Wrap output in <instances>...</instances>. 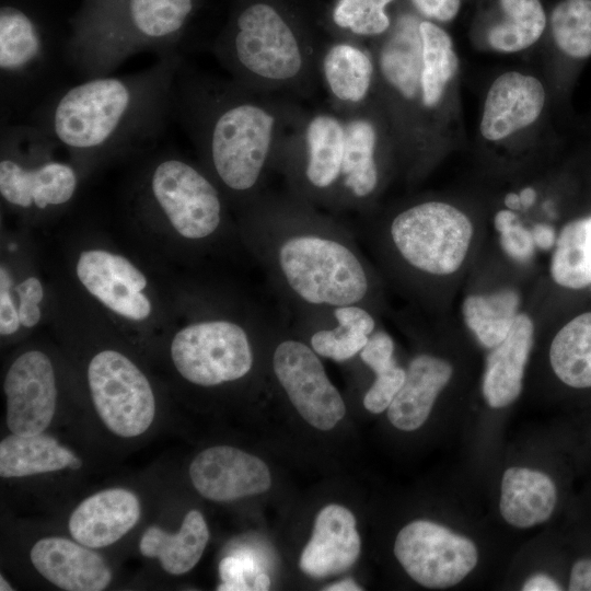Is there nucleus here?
Instances as JSON below:
<instances>
[{"label":"nucleus","instance_id":"nucleus-7","mask_svg":"<svg viewBox=\"0 0 591 591\" xmlns=\"http://www.w3.org/2000/svg\"><path fill=\"white\" fill-rule=\"evenodd\" d=\"M274 121L264 108L250 103L229 106L215 117L208 151L217 177L228 189L243 193L258 183Z\"/></svg>","mask_w":591,"mask_h":591},{"label":"nucleus","instance_id":"nucleus-8","mask_svg":"<svg viewBox=\"0 0 591 591\" xmlns=\"http://www.w3.org/2000/svg\"><path fill=\"white\" fill-rule=\"evenodd\" d=\"M147 190L151 202L187 240L210 237L221 225L223 207L218 189L204 173L179 158L159 160L150 170Z\"/></svg>","mask_w":591,"mask_h":591},{"label":"nucleus","instance_id":"nucleus-22","mask_svg":"<svg viewBox=\"0 0 591 591\" xmlns=\"http://www.w3.org/2000/svg\"><path fill=\"white\" fill-rule=\"evenodd\" d=\"M557 501L554 482L546 474L510 467L502 476L499 509L502 518L520 529L548 520Z\"/></svg>","mask_w":591,"mask_h":591},{"label":"nucleus","instance_id":"nucleus-10","mask_svg":"<svg viewBox=\"0 0 591 591\" xmlns=\"http://www.w3.org/2000/svg\"><path fill=\"white\" fill-rule=\"evenodd\" d=\"M394 554L413 580L430 589L457 584L478 560L471 540L427 520L413 521L398 532Z\"/></svg>","mask_w":591,"mask_h":591},{"label":"nucleus","instance_id":"nucleus-36","mask_svg":"<svg viewBox=\"0 0 591 591\" xmlns=\"http://www.w3.org/2000/svg\"><path fill=\"white\" fill-rule=\"evenodd\" d=\"M393 0H339L333 12L334 22L359 35H378L390 26L385 7Z\"/></svg>","mask_w":591,"mask_h":591},{"label":"nucleus","instance_id":"nucleus-31","mask_svg":"<svg viewBox=\"0 0 591 591\" xmlns=\"http://www.w3.org/2000/svg\"><path fill=\"white\" fill-rule=\"evenodd\" d=\"M419 30L422 39L421 97L425 106L433 107L454 78L459 59L445 31L428 21L420 22Z\"/></svg>","mask_w":591,"mask_h":591},{"label":"nucleus","instance_id":"nucleus-2","mask_svg":"<svg viewBox=\"0 0 591 591\" xmlns=\"http://www.w3.org/2000/svg\"><path fill=\"white\" fill-rule=\"evenodd\" d=\"M267 278L297 324H323L331 310L375 309L376 279L352 234L316 220L267 221L255 232ZM374 313V312H373Z\"/></svg>","mask_w":591,"mask_h":591},{"label":"nucleus","instance_id":"nucleus-15","mask_svg":"<svg viewBox=\"0 0 591 591\" xmlns=\"http://www.w3.org/2000/svg\"><path fill=\"white\" fill-rule=\"evenodd\" d=\"M195 489L212 501H232L270 488L268 466L259 457L230 445L198 453L189 465Z\"/></svg>","mask_w":591,"mask_h":591},{"label":"nucleus","instance_id":"nucleus-25","mask_svg":"<svg viewBox=\"0 0 591 591\" xmlns=\"http://www.w3.org/2000/svg\"><path fill=\"white\" fill-rule=\"evenodd\" d=\"M375 327V316L366 306H337L322 325L313 327L309 345L318 356L343 362L362 350Z\"/></svg>","mask_w":591,"mask_h":591},{"label":"nucleus","instance_id":"nucleus-26","mask_svg":"<svg viewBox=\"0 0 591 591\" xmlns=\"http://www.w3.org/2000/svg\"><path fill=\"white\" fill-rule=\"evenodd\" d=\"M419 24L413 15L399 18L380 55L383 77L408 100L420 90L422 39Z\"/></svg>","mask_w":591,"mask_h":591},{"label":"nucleus","instance_id":"nucleus-18","mask_svg":"<svg viewBox=\"0 0 591 591\" xmlns=\"http://www.w3.org/2000/svg\"><path fill=\"white\" fill-rule=\"evenodd\" d=\"M30 558L35 569L56 587L68 591H101L109 586L112 572L91 547L60 536L37 541Z\"/></svg>","mask_w":591,"mask_h":591},{"label":"nucleus","instance_id":"nucleus-33","mask_svg":"<svg viewBox=\"0 0 591 591\" xmlns=\"http://www.w3.org/2000/svg\"><path fill=\"white\" fill-rule=\"evenodd\" d=\"M370 58L360 49L346 44L332 47L324 59V73L332 92L343 101L359 102L372 78Z\"/></svg>","mask_w":591,"mask_h":591},{"label":"nucleus","instance_id":"nucleus-42","mask_svg":"<svg viewBox=\"0 0 591 591\" xmlns=\"http://www.w3.org/2000/svg\"><path fill=\"white\" fill-rule=\"evenodd\" d=\"M248 561L234 556L224 557L219 565L221 584L217 588L219 591H246L253 590L247 583L246 572Z\"/></svg>","mask_w":591,"mask_h":591},{"label":"nucleus","instance_id":"nucleus-39","mask_svg":"<svg viewBox=\"0 0 591 591\" xmlns=\"http://www.w3.org/2000/svg\"><path fill=\"white\" fill-rule=\"evenodd\" d=\"M499 234L500 246L508 257L521 263L533 257L536 247L532 232L518 220Z\"/></svg>","mask_w":591,"mask_h":591},{"label":"nucleus","instance_id":"nucleus-44","mask_svg":"<svg viewBox=\"0 0 591 591\" xmlns=\"http://www.w3.org/2000/svg\"><path fill=\"white\" fill-rule=\"evenodd\" d=\"M570 591H591V559H580L571 568Z\"/></svg>","mask_w":591,"mask_h":591},{"label":"nucleus","instance_id":"nucleus-51","mask_svg":"<svg viewBox=\"0 0 591 591\" xmlns=\"http://www.w3.org/2000/svg\"><path fill=\"white\" fill-rule=\"evenodd\" d=\"M503 202H505L507 209H510L512 211L522 209V205H521L519 194L508 193L505 196Z\"/></svg>","mask_w":591,"mask_h":591},{"label":"nucleus","instance_id":"nucleus-17","mask_svg":"<svg viewBox=\"0 0 591 591\" xmlns=\"http://www.w3.org/2000/svg\"><path fill=\"white\" fill-rule=\"evenodd\" d=\"M360 551L355 515L348 508L332 503L317 513L299 565L305 575L313 578L336 576L355 565Z\"/></svg>","mask_w":591,"mask_h":591},{"label":"nucleus","instance_id":"nucleus-46","mask_svg":"<svg viewBox=\"0 0 591 591\" xmlns=\"http://www.w3.org/2000/svg\"><path fill=\"white\" fill-rule=\"evenodd\" d=\"M524 591H558L561 590L560 586L551 577L538 573L529 578L523 587Z\"/></svg>","mask_w":591,"mask_h":591},{"label":"nucleus","instance_id":"nucleus-38","mask_svg":"<svg viewBox=\"0 0 591 591\" xmlns=\"http://www.w3.org/2000/svg\"><path fill=\"white\" fill-rule=\"evenodd\" d=\"M393 355V338L382 329H375L369 337L366 346L359 352L362 362L369 367L374 374L390 368L396 362Z\"/></svg>","mask_w":591,"mask_h":591},{"label":"nucleus","instance_id":"nucleus-30","mask_svg":"<svg viewBox=\"0 0 591 591\" xmlns=\"http://www.w3.org/2000/svg\"><path fill=\"white\" fill-rule=\"evenodd\" d=\"M374 150L375 131L369 121L357 119L345 127L340 177L345 188L356 198L370 196L378 186Z\"/></svg>","mask_w":591,"mask_h":591},{"label":"nucleus","instance_id":"nucleus-4","mask_svg":"<svg viewBox=\"0 0 591 591\" xmlns=\"http://www.w3.org/2000/svg\"><path fill=\"white\" fill-rule=\"evenodd\" d=\"M474 236L471 219L455 206L428 200L403 209L380 234L381 248L424 278L452 276L464 264Z\"/></svg>","mask_w":591,"mask_h":591},{"label":"nucleus","instance_id":"nucleus-3","mask_svg":"<svg viewBox=\"0 0 591 591\" xmlns=\"http://www.w3.org/2000/svg\"><path fill=\"white\" fill-rule=\"evenodd\" d=\"M66 45H58L13 4L0 8L1 125L21 123L59 88Z\"/></svg>","mask_w":591,"mask_h":591},{"label":"nucleus","instance_id":"nucleus-23","mask_svg":"<svg viewBox=\"0 0 591 591\" xmlns=\"http://www.w3.org/2000/svg\"><path fill=\"white\" fill-rule=\"evenodd\" d=\"M209 540V530L200 511H188L177 533H167L157 525L149 526L139 543L140 553L158 558L164 571L179 576L192 570L200 560Z\"/></svg>","mask_w":591,"mask_h":591},{"label":"nucleus","instance_id":"nucleus-41","mask_svg":"<svg viewBox=\"0 0 591 591\" xmlns=\"http://www.w3.org/2000/svg\"><path fill=\"white\" fill-rule=\"evenodd\" d=\"M12 279L8 269H0V333L2 336L14 334L20 325L19 310L11 294Z\"/></svg>","mask_w":591,"mask_h":591},{"label":"nucleus","instance_id":"nucleus-12","mask_svg":"<svg viewBox=\"0 0 591 591\" xmlns=\"http://www.w3.org/2000/svg\"><path fill=\"white\" fill-rule=\"evenodd\" d=\"M232 55L244 70L270 80L290 79L302 66L300 47L291 28L266 3L251 4L239 14Z\"/></svg>","mask_w":591,"mask_h":591},{"label":"nucleus","instance_id":"nucleus-49","mask_svg":"<svg viewBox=\"0 0 591 591\" xmlns=\"http://www.w3.org/2000/svg\"><path fill=\"white\" fill-rule=\"evenodd\" d=\"M519 197L521 200L522 209H528L535 204L536 192L533 187H524L520 190Z\"/></svg>","mask_w":591,"mask_h":591},{"label":"nucleus","instance_id":"nucleus-21","mask_svg":"<svg viewBox=\"0 0 591 591\" xmlns=\"http://www.w3.org/2000/svg\"><path fill=\"white\" fill-rule=\"evenodd\" d=\"M452 374V366L440 357L429 354L414 357L402 387L387 408L391 424L403 431L421 427Z\"/></svg>","mask_w":591,"mask_h":591},{"label":"nucleus","instance_id":"nucleus-14","mask_svg":"<svg viewBox=\"0 0 591 591\" xmlns=\"http://www.w3.org/2000/svg\"><path fill=\"white\" fill-rule=\"evenodd\" d=\"M77 276L83 287L111 311L131 321L147 320L152 311L146 276L126 257L104 250L79 256Z\"/></svg>","mask_w":591,"mask_h":591},{"label":"nucleus","instance_id":"nucleus-52","mask_svg":"<svg viewBox=\"0 0 591 591\" xmlns=\"http://www.w3.org/2000/svg\"><path fill=\"white\" fill-rule=\"evenodd\" d=\"M586 256L591 270V217L586 218Z\"/></svg>","mask_w":591,"mask_h":591},{"label":"nucleus","instance_id":"nucleus-35","mask_svg":"<svg viewBox=\"0 0 591 591\" xmlns=\"http://www.w3.org/2000/svg\"><path fill=\"white\" fill-rule=\"evenodd\" d=\"M551 26L564 54L572 58L591 55V0H563L553 10Z\"/></svg>","mask_w":591,"mask_h":591},{"label":"nucleus","instance_id":"nucleus-29","mask_svg":"<svg viewBox=\"0 0 591 591\" xmlns=\"http://www.w3.org/2000/svg\"><path fill=\"white\" fill-rule=\"evenodd\" d=\"M305 177L316 189L332 187L340 177L345 128L331 116H317L308 127Z\"/></svg>","mask_w":591,"mask_h":591},{"label":"nucleus","instance_id":"nucleus-37","mask_svg":"<svg viewBox=\"0 0 591 591\" xmlns=\"http://www.w3.org/2000/svg\"><path fill=\"white\" fill-rule=\"evenodd\" d=\"M406 378V370L392 364L390 368L375 373V379L363 396V406L373 414H380L389 408Z\"/></svg>","mask_w":591,"mask_h":591},{"label":"nucleus","instance_id":"nucleus-47","mask_svg":"<svg viewBox=\"0 0 591 591\" xmlns=\"http://www.w3.org/2000/svg\"><path fill=\"white\" fill-rule=\"evenodd\" d=\"M517 220H518V217L514 213V211L510 209H502V210H499L495 215L494 227L498 231V233H500L501 231H503L506 228L511 225Z\"/></svg>","mask_w":591,"mask_h":591},{"label":"nucleus","instance_id":"nucleus-48","mask_svg":"<svg viewBox=\"0 0 591 591\" xmlns=\"http://www.w3.org/2000/svg\"><path fill=\"white\" fill-rule=\"evenodd\" d=\"M323 590L327 591H361L362 588L356 583L352 579H345L333 584L327 586Z\"/></svg>","mask_w":591,"mask_h":591},{"label":"nucleus","instance_id":"nucleus-53","mask_svg":"<svg viewBox=\"0 0 591 591\" xmlns=\"http://www.w3.org/2000/svg\"><path fill=\"white\" fill-rule=\"evenodd\" d=\"M0 590L1 591H11L13 588L8 583L3 576H0Z\"/></svg>","mask_w":591,"mask_h":591},{"label":"nucleus","instance_id":"nucleus-50","mask_svg":"<svg viewBox=\"0 0 591 591\" xmlns=\"http://www.w3.org/2000/svg\"><path fill=\"white\" fill-rule=\"evenodd\" d=\"M269 587H270V579L266 573L260 572L254 578V581L252 584L253 590L266 591L269 589Z\"/></svg>","mask_w":591,"mask_h":591},{"label":"nucleus","instance_id":"nucleus-40","mask_svg":"<svg viewBox=\"0 0 591 591\" xmlns=\"http://www.w3.org/2000/svg\"><path fill=\"white\" fill-rule=\"evenodd\" d=\"M20 298L18 306L20 322L24 327H33L40 320L38 303L43 300L44 290L36 277H28L15 287Z\"/></svg>","mask_w":591,"mask_h":591},{"label":"nucleus","instance_id":"nucleus-16","mask_svg":"<svg viewBox=\"0 0 591 591\" xmlns=\"http://www.w3.org/2000/svg\"><path fill=\"white\" fill-rule=\"evenodd\" d=\"M545 90L535 77L517 71L499 76L490 85L479 129L489 141L502 140L530 126L541 115Z\"/></svg>","mask_w":591,"mask_h":591},{"label":"nucleus","instance_id":"nucleus-27","mask_svg":"<svg viewBox=\"0 0 591 591\" xmlns=\"http://www.w3.org/2000/svg\"><path fill=\"white\" fill-rule=\"evenodd\" d=\"M549 362L566 385L591 387V311L577 315L556 333L549 347Z\"/></svg>","mask_w":591,"mask_h":591},{"label":"nucleus","instance_id":"nucleus-34","mask_svg":"<svg viewBox=\"0 0 591 591\" xmlns=\"http://www.w3.org/2000/svg\"><path fill=\"white\" fill-rule=\"evenodd\" d=\"M551 276L560 287L583 289L591 285L586 256V218L568 222L557 236L551 259Z\"/></svg>","mask_w":591,"mask_h":591},{"label":"nucleus","instance_id":"nucleus-24","mask_svg":"<svg viewBox=\"0 0 591 591\" xmlns=\"http://www.w3.org/2000/svg\"><path fill=\"white\" fill-rule=\"evenodd\" d=\"M82 462L51 436L12 433L0 442V475L4 478L24 477L70 467L78 470Z\"/></svg>","mask_w":591,"mask_h":591},{"label":"nucleus","instance_id":"nucleus-9","mask_svg":"<svg viewBox=\"0 0 591 591\" xmlns=\"http://www.w3.org/2000/svg\"><path fill=\"white\" fill-rule=\"evenodd\" d=\"M88 381L93 405L116 436L134 438L151 426L155 415L152 387L141 370L116 350H102L90 361Z\"/></svg>","mask_w":591,"mask_h":591},{"label":"nucleus","instance_id":"nucleus-32","mask_svg":"<svg viewBox=\"0 0 591 591\" xmlns=\"http://www.w3.org/2000/svg\"><path fill=\"white\" fill-rule=\"evenodd\" d=\"M505 19L490 27L488 43L500 53H517L538 40L546 26L540 0H500Z\"/></svg>","mask_w":591,"mask_h":591},{"label":"nucleus","instance_id":"nucleus-13","mask_svg":"<svg viewBox=\"0 0 591 591\" xmlns=\"http://www.w3.org/2000/svg\"><path fill=\"white\" fill-rule=\"evenodd\" d=\"M3 390L5 420L12 433L33 436L48 428L56 410L57 389L47 355L28 350L19 356L5 374Z\"/></svg>","mask_w":591,"mask_h":591},{"label":"nucleus","instance_id":"nucleus-6","mask_svg":"<svg viewBox=\"0 0 591 591\" xmlns=\"http://www.w3.org/2000/svg\"><path fill=\"white\" fill-rule=\"evenodd\" d=\"M171 357L177 372L199 386H216L247 375L254 364L251 335L232 320L190 323L172 339Z\"/></svg>","mask_w":591,"mask_h":591},{"label":"nucleus","instance_id":"nucleus-43","mask_svg":"<svg viewBox=\"0 0 591 591\" xmlns=\"http://www.w3.org/2000/svg\"><path fill=\"white\" fill-rule=\"evenodd\" d=\"M417 10L427 18L449 22L453 20L461 5L460 0H412Z\"/></svg>","mask_w":591,"mask_h":591},{"label":"nucleus","instance_id":"nucleus-20","mask_svg":"<svg viewBox=\"0 0 591 591\" xmlns=\"http://www.w3.org/2000/svg\"><path fill=\"white\" fill-rule=\"evenodd\" d=\"M534 344V323L519 312L514 323L486 359L482 392L493 408H502L513 403L522 391L525 366Z\"/></svg>","mask_w":591,"mask_h":591},{"label":"nucleus","instance_id":"nucleus-5","mask_svg":"<svg viewBox=\"0 0 591 591\" xmlns=\"http://www.w3.org/2000/svg\"><path fill=\"white\" fill-rule=\"evenodd\" d=\"M28 159L8 130L1 126L0 194L11 206L45 210L69 202L78 187L72 165L50 158L58 143L42 131L37 161H31L25 125L10 124ZM39 129V128H38Z\"/></svg>","mask_w":591,"mask_h":591},{"label":"nucleus","instance_id":"nucleus-1","mask_svg":"<svg viewBox=\"0 0 591 591\" xmlns=\"http://www.w3.org/2000/svg\"><path fill=\"white\" fill-rule=\"evenodd\" d=\"M176 53L124 76H101L59 88L23 123L79 157L138 150L161 138L173 113Z\"/></svg>","mask_w":591,"mask_h":591},{"label":"nucleus","instance_id":"nucleus-11","mask_svg":"<svg viewBox=\"0 0 591 591\" xmlns=\"http://www.w3.org/2000/svg\"><path fill=\"white\" fill-rule=\"evenodd\" d=\"M271 368L277 382L308 424L329 430L344 418L345 402L310 345L283 337L273 350Z\"/></svg>","mask_w":591,"mask_h":591},{"label":"nucleus","instance_id":"nucleus-45","mask_svg":"<svg viewBox=\"0 0 591 591\" xmlns=\"http://www.w3.org/2000/svg\"><path fill=\"white\" fill-rule=\"evenodd\" d=\"M531 232L535 247L542 251H549L555 247L557 235L553 227L537 223L532 228Z\"/></svg>","mask_w":591,"mask_h":591},{"label":"nucleus","instance_id":"nucleus-19","mask_svg":"<svg viewBox=\"0 0 591 591\" xmlns=\"http://www.w3.org/2000/svg\"><path fill=\"white\" fill-rule=\"evenodd\" d=\"M138 497L124 488L99 491L84 499L71 513L68 526L72 538L91 548L114 544L139 521Z\"/></svg>","mask_w":591,"mask_h":591},{"label":"nucleus","instance_id":"nucleus-28","mask_svg":"<svg viewBox=\"0 0 591 591\" xmlns=\"http://www.w3.org/2000/svg\"><path fill=\"white\" fill-rule=\"evenodd\" d=\"M520 296L513 289L467 296L462 304L464 323L485 348L502 341L519 314Z\"/></svg>","mask_w":591,"mask_h":591}]
</instances>
